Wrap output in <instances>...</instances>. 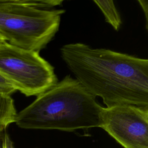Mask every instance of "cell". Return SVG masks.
<instances>
[{
	"mask_svg": "<svg viewBox=\"0 0 148 148\" xmlns=\"http://www.w3.org/2000/svg\"><path fill=\"white\" fill-rule=\"evenodd\" d=\"M76 79L106 108L128 104L148 107V60L82 43L60 49Z\"/></svg>",
	"mask_w": 148,
	"mask_h": 148,
	"instance_id": "6da1fadb",
	"label": "cell"
},
{
	"mask_svg": "<svg viewBox=\"0 0 148 148\" xmlns=\"http://www.w3.org/2000/svg\"><path fill=\"white\" fill-rule=\"evenodd\" d=\"M103 108L76 79L66 75L17 113L14 123L27 130L101 128Z\"/></svg>",
	"mask_w": 148,
	"mask_h": 148,
	"instance_id": "7a4b0ae2",
	"label": "cell"
},
{
	"mask_svg": "<svg viewBox=\"0 0 148 148\" xmlns=\"http://www.w3.org/2000/svg\"><path fill=\"white\" fill-rule=\"evenodd\" d=\"M63 9H43L28 0H0V35L8 43L39 52L58 32Z\"/></svg>",
	"mask_w": 148,
	"mask_h": 148,
	"instance_id": "3957f363",
	"label": "cell"
},
{
	"mask_svg": "<svg viewBox=\"0 0 148 148\" xmlns=\"http://www.w3.org/2000/svg\"><path fill=\"white\" fill-rule=\"evenodd\" d=\"M0 72L27 97H37L58 82L54 67L39 52L8 42L0 46Z\"/></svg>",
	"mask_w": 148,
	"mask_h": 148,
	"instance_id": "277c9868",
	"label": "cell"
},
{
	"mask_svg": "<svg viewBox=\"0 0 148 148\" xmlns=\"http://www.w3.org/2000/svg\"><path fill=\"white\" fill-rule=\"evenodd\" d=\"M101 128L124 148H148V107L121 104L103 108Z\"/></svg>",
	"mask_w": 148,
	"mask_h": 148,
	"instance_id": "5b68a950",
	"label": "cell"
},
{
	"mask_svg": "<svg viewBox=\"0 0 148 148\" xmlns=\"http://www.w3.org/2000/svg\"><path fill=\"white\" fill-rule=\"evenodd\" d=\"M17 111L12 97L0 94V134L14 123Z\"/></svg>",
	"mask_w": 148,
	"mask_h": 148,
	"instance_id": "8992f818",
	"label": "cell"
},
{
	"mask_svg": "<svg viewBox=\"0 0 148 148\" xmlns=\"http://www.w3.org/2000/svg\"><path fill=\"white\" fill-rule=\"evenodd\" d=\"M94 2L103 13L105 20L113 28L118 31L122 24V21L113 1H96Z\"/></svg>",
	"mask_w": 148,
	"mask_h": 148,
	"instance_id": "52a82bcc",
	"label": "cell"
},
{
	"mask_svg": "<svg viewBox=\"0 0 148 148\" xmlns=\"http://www.w3.org/2000/svg\"><path fill=\"white\" fill-rule=\"evenodd\" d=\"M16 91L10 81L0 72V94L11 97Z\"/></svg>",
	"mask_w": 148,
	"mask_h": 148,
	"instance_id": "ba28073f",
	"label": "cell"
},
{
	"mask_svg": "<svg viewBox=\"0 0 148 148\" xmlns=\"http://www.w3.org/2000/svg\"><path fill=\"white\" fill-rule=\"evenodd\" d=\"M0 148H15L6 131L0 134Z\"/></svg>",
	"mask_w": 148,
	"mask_h": 148,
	"instance_id": "9c48e42d",
	"label": "cell"
},
{
	"mask_svg": "<svg viewBox=\"0 0 148 148\" xmlns=\"http://www.w3.org/2000/svg\"><path fill=\"white\" fill-rule=\"evenodd\" d=\"M138 2L139 3L143 12L145 13L146 17V28H147V23H148V2L146 0H138Z\"/></svg>",
	"mask_w": 148,
	"mask_h": 148,
	"instance_id": "30bf717a",
	"label": "cell"
},
{
	"mask_svg": "<svg viewBox=\"0 0 148 148\" xmlns=\"http://www.w3.org/2000/svg\"><path fill=\"white\" fill-rule=\"evenodd\" d=\"M6 42L5 41V40L0 35V46L2 45H3L4 43H5Z\"/></svg>",
	"mask_w": 148,
	"mask_h": 148,
	"instance_id": "8fae6325",
	"label": "cell"
}]
</instances>
